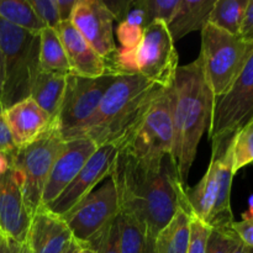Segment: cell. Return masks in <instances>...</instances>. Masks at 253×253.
<instances>
[{
	"mask_svg": "<svg viewBox=\"0 0 253 253\" xmlns=\"http://www.w3.org/2000/svg\"><path fill=\"white\" fill-rule=\"evenodd\" d=\"M110 177L118 190L120 214L135 220L152 239L156 240L179 210L192 214L172 156L150 165L121 148Z\"/></svg>",
	"mask_w": 253,
	"mask_h": 253,
	"instance_id": "obj_1",
	"label": "cell"
},
{
	"mask_svg": "<svg viewBox=\"0 0 253 253\" xmlns=\"http://www.w3.org/2000/svg\"><path fill=\"white\" fill-rule=\"evenodd\" d=\"M163 89L141 74L118 76L94 118L74 138H89L96 146L110 143L120 150L135 135Z\"/></svg>",
	"mask_w": 253,
	"mask_h": 253,
	"instance_id": "obj_2",
	"label": "cell"
},
{
	"mask_svg": "<svg viewBox=\"0 0 253 253\" xmlns=\"http://www.w3.org/2000/svg\"><path fill=\"white\" fill-rule=\"evenodd\" d=\"M173 91L172 158L187 188L198 146L205 131H209L215 105V95L205 79L199 57L187 66L178 67Z\"/></svg>",
	"mask_w": 253,
	"mask_h": 253,
	"instance_id": "obj_3",
	"label": "cell"
},
{
	"mask_svg": "<svg viewBox=\"0 0 253 253\" xmlns=\"http://www.w3.org/2000/svg\"><path fill=\"white\" fill-rule=\"evenodd\" d=\"M0 39L4 52V85L0 111L30 98L40 67V34L14 26L0 19Z\"/></svg>",
	"mask_w": 253,
	"mask_h": 253,
	"instance_id": "obj_4",
	"label": "cell"
},
{
	"mask_svg": "<svg viewBox=\"0 0 253 253\" xmlns=\"http://www.w3.org/2000/svg\"><path fill=\"white\" fill-rule=\"evenodd\" d=\"M253 52V43L208 22L202 30V62L205 79L215 98L224 95Z\"/></svg>",
	"mask_w": 253,
	"mask_h": 253,
	"instance_id": "obj_5",
	"label": "cell"
},
{
	"mask_svg": "<svg viewBox=\"0 0 253 253\" xmlns=\"http://www.w3.org/2000/svg\"><path fill=\"white\" fill-rule=\"evenodd\" d=\"M64 142L58 128L54 127L37 141L17 148L9 156L10 169L32 216L41 208L44 184Z\"/></svg>",
	"mask_w": 253,
	"mask_h": 253,
	"instance_id": "obj_6",
	"label": "cell"
},
{
	"mask_svg": "<svg viewBox=\"0 0 253 253\" xmlns=\"http://www.w3.org/2000/svg\"><path fill=\"white\" fill-rule=\"evenodd\" d=\"M173 101L172 85L163 89L135 135L121 148L150 165H158L166 156H172Z\"/></svg>",
	"mask_w": 253,
	"mask_h": 253,
	"instance_id": "obj_7",
	"label": "cell"
},
{
	"mask_svg": "<svg viewBox=\"0 0 253 253\" xmlns=\"http://www.w3.org/2000/svg\"><path fill=\"white\" fill-rule=\"evenodd\" d=\"M116 77L104 74L98 78H86L69 74L63 101L56 120L57 128L64 141L72 140L88 125L98 110L104 94Z\"/></svg>",
	"mask_w": 253,
	"mask_h": 253,
	"instance_id": "obj_8",
	"label": "cell"
},
{
	"mask_svg": "<svg viewBox=\"0 0 253 253\" xmlns=\"http://www.w3.org/2000/svg\"><path fill=\"white\" fill-rule=\"evenodd\" d=\"M253 120V52L224 95L215 98L209 140L229 142Z\"/></svg>",
	"mask_w": 253,
	"mask_h": 253,
	"instance_id": "obj_9",
	"label": "cell"
},
{
	"mask_svg": "<svg viewBox=\"0 0 253 253\" xmlns=\"http://www.w3.org/2000/svg\"><path fill=\"white\" fill-rule=\"evenodd\" d=\"M120 214L119 195L113 178L93 190L78 203L71 211L61 216L71 230L73 239L81 244L88 242L94 235Z\"/></svg>",
	"mask_w": 253,
	"mask_h": 253,
	"instance_id": "obj_10",
	"label": "cell"
},
{
	"mask_svg": "<svg viewBox=\"0 0 253 253\" xmlns=\"http://www.w3.org/2000/svg\"><path fill=\"white\" fill-rule=\"evenodd\" d=\"M178 52L168 27L153 21L143 30L142 42L137 48L138 74L163 88L173 85L178 69Z\"/></svg>",
	"mask_w": 253,
	"mask_h": 253,
	"instance_id": "obj_11",
	"label": "cell"
},
{
	"mask_svg": "<svg viewBox=\"0 0 253 253\" xmlns=\"http://www.w3.org/2000/svg\"><path fill=\"white\" fill-rule=\"evenodd\" d=\"M118 153L119 147L115 145L108 143V145L98 146L95 152L86 161L71 184L61 193L56 200L44 207V209L57 216H63L71 211L81 200L93 192L94 188L101 180L105 179L106 177H110Z\"/></svg>",
	"mask_w": 253,
	"mask_h": 253,
	"instance_id": "obj_12",
	"label": "cell"
},
{
	"mask_svg": "<svg viewBox=\"0 0 253 253\" xmlns=\"http://www.w3.org/2000/svg\"><path fill=\"white\" fill-rule=\"evenodd\" d=\"M114 20L113 14L101 0H77L71 16L73 26L103 58L116 48Z\"/></svg>",
	"mask_w": 253,
	"mask_h": 253,
	"instance_id": "obj_13",
	"label": "cell"
},
{
	"mask_svg": "<svg viewBox=\"0 0 253 253\" xmlns=\"http://www.w3.org/2000/svg\"><path fill=\"white\" fill-rule=\"evenodd\" d=\"M96 148L98 146L89 138H73L64 142L63 148L54 161L44 184L41 208L47 207L61 195L81 172Z\"/></svg>",
	"mask_w": 253,
	"mask_h": 253,
	"instance_id": "obj_14",
	"label": "cell"
},
{
	"mask_svg": "<svg viewBox=\"0 0 253 253\" xmlns=\"http://www.w3.org/2000/svg\"><path fill=\"white\" fill-rule=\"evenodd\" d=\"M32 214L11 169L0 175V234L26 242Z\"/></svg>",
	"mask_w": 253,
	"mask_h": 253,
	"instance_id": "obj_15",
	"label": "cell"
},
{
	"mask_svg": "<svg viewBox=\"0 0 253 253\" xmlns=\"http://www.w3.org/2000/svg\"><path fill=\"white\" fill-rule=\"evenodd\" d=\"M5 121L17 148L25 147L57 127L53 119L42 110L31 98L2 111Z\"/></svg>",
	"mask_w": 253,
	"mask_h": 253,
	"instance_id": "obj_16",
	"label": "cell"
},
{
	"mask_svg": "<svg viewBox=\"0 0 253 253\" xmlns=\"http://www.w3.org/2000/svg\"><path fill=\"white\" fill-rule=\"evenodd\" d=\"M56 31L71 64L72 74L86 78H98L106 74L104 58L82 36L71 20L62 21Z\"/></svg>",
	"mask_w": 253,
	"mask_h": 253,
	"instance_id": "obj_17",
	"label": "cell"
},
{
	"mask_svg": "<svg viewBox=\"0 0 253 253\" xmlns=\"http://www.w3.org/2000/svg\"><path fill=\"white\" fill-rule=\"evenodd\" d=\"M72 240L73 235L61 216L44 208L35 212L26 240L31 253H62Z\"/></svg>",
	"mask_w": 253,
	"mask_h": 253,
	"instance_id": "obj_18",
	"label": "cell"
},
{
	"mask_svg": "<svg viewBox=\"0 0 253 253\" xmlns=\"http://www.w3.org/2000/svg\"><path fill=\"white\" fill-rule=\"evenodd\" d=\"M220 190L219 157L211 153V161L207 173L195 187L185 188V197L192 215L209 225L216 205ZM210 226V225H209Z\"/></svg>",
	"mask_w": 253,
	"mask_h": 253,
	"instance_id": "obj_19",
	"label": "cell"
},
{
	"mask_svg": "<svg viewBox=\"0 0 253 253\" xmlns=\"http://www.w3.org/2000/svg\"><path fill=\"white\" fill-rule=\"evenodd\" d=\"M215 0H179L172 20L167 24L173 41H179L185 35L202 31L209 22Z\"/></svg>",
	"mask_w": 253,
	"mask_h": 253,
	"instance_id": "obj_20",
	"label": "cell"
},
{
	"mask_svg": "<svg viewBox=\"0 0 253 253\" xmlns=\"http://www.w3.org/2000/svg\"><path fill=\"white\" fill-rule=\"evenodd\" d=\"M68 76L41 69L35 79L34 85H32L30 98L42 110L46 111L53 119L54 123L58 118L59 109H61L62 101H63Z\"/></svg>",
	"mask_w": 253,
	"mask_h": 253,
	"instance_id": "obj_21",
	"label": "cell"
},
{
	"mask_svg": "<svg viewBox=\"0 0 253 253\" xmlns=\"http://www.w3.org/2000/svg\"><path fill=\"white\" fill-rule=\"evenodd\" d=\"M190 214L179 210L169 224L156 237V253H187L189 242Z\"/></svg>",
	"mask_w": 253,
	"mask_h": 253,
	"instance_id": "obj_22",
	"label": "cell"
},
{
	"mask_svg": "<svg viewBox=\"0 0 253 253\" xmlns=\"http://www.w3.org/2000/svg\"><path fill=\"white\" fill-rule=\"evenodd\" d=\"M40 67L42 71L67 76L72 74L71 64L61 39L56 30L48 26L40 32Z\"/></svg>",
	"mask_w": 253,
	"mask_h": 253,
	"instance_id": "obj_23",
	"label": "cell"
},
{
	"mask_svg": "<svg viewBox=\"0 0 253 253\" xmlns=\"http://www.w3.org/2000/svg\"><path fill=\"white\" fill-rule=\"evenodd\" d=\"M121 253H156V240L141 225L126 215L119 214Z\"/></svg>",
	"mask_w": 253,
	"mask_h": 253,
	"instance_id": "obj_24",
	"label": "cell"
},
{
	"mask_svg": "<svg viewBox=\"0 0 253 253\" xmlns=\"http://www.w3.org/2000/svg\"><path fill=\"white\" fill-rule=\"evenodd\" d=\"M249 0H215L209 22L229 34L239 36Z\"/></svg>",
	"mask_w": 253,
	"mask_h": 253,
	"instance_id": "obj_25",
	"label": "cell"
},
{
	"mask_svg": "<svg viewBox=\"0 0 253 253\" xmlns=\"http://www.w3.org/2000/svg\"><path fill=\"white\" fill-rule=\"evenodd\" d=\"M0 19L30 32L40 34L47 27L35 14L29 0H0Z\"/></svg>",
	"mask_w": 253,
	"mask_h": 253,
	"instance_id": "obj_26",
	"label": "cell"
},
{
	"mask_svg": "<svg viewBox=\"0 0 253 253\" xmlns=\"http://www.w3.org/2000/svg\"><path fill=\"white\" fill-rule=\"evenodd\" d=\"M231 147L232 170L236 174L240 169L253 163V120L232 137Z\"/></svg>",
	"mask_w": 253,
	"mask_h": 253,
	"instance_id": "obj_27",
	"label": "cell"
},
{
	"mask_svg": "<svg viewBox=\"0 0 253 253\" xmlns=\"http://www.w3.org/2000/svg\"><path fill=\"white\" fill-rule=\"evenodd\" d=\"M105 73L111 76H132L138 74L137 49L116 47L110 54L104 57Z\"/></svg>",
	"mask_w": 253,
	"mask_h": 253,
	"instance_id": "obj_28",
	"label": "cell"
},
{
	"mask_svg": "<svg viewBox=\"0 0 253 253\" xmlns=\"http://www.w3.org/2000/svg\"><path fill=\"white\" fill-rule=\"evenodd\" d=\"M85 244L95 250L96 253H121L118 217L94 235Z\"/></svg>",
	"mask_w": 253,
	"mask_h": 253,
	"instance_id": "obj_29",
	"label": "cell"
},
{
	"mask_svg": "<svg viewBox=\"0 0 253 253\" xmlns=\"http://www.w3.org/2000/svg\"><path fill=\"white\" fill-rule=\"evenodd\" d=\"M240 244L241 241L231 227L212 229L207 253H234Z\"/></svg>",
	"mask_w": 253,
	"mask_h": 253,
	"instance_id": "obj_30",
	"label": "cell"
},
{
	"mask_svg": "<svg viewBox=\"0 0 253 253\" xmlns=\"http://www.w3.org/2000/svg\"><path fill=\"white\" fill-rule=\"evenodd\" d=\"M147 17V26L153 21H162L166 25L172 20L179 0H141Z\"/></svg>",
	"mask_w": 253,
	"mask_h": 253,
	"instance_id": "obj_31",
	"label": "cell"
},
{
	"mask_svg": "<svg viewBox=\"0 0 253 253\" xmlns=\"http://www.w3.org/2000/svg\"><path fill=\"white\" fill-rule=\"evenodd\" d=\"M212 227L199 217L192 215L189 225V242L187 253H207Z\"/></svg>",
	"mask_w": 253,
	"mask_h": 253,
	"instance_id": "obj_32",
	"label": "cell"
},
{
	"mask_svg": "<svg viewBox=\"0 0 253 253\" xmlns=\"http://www.w3.org/2000/svg\"><path fill=\"white\" fill-rule=\"evenodd\" d=\"M35 14L46 26L56 30L61 24L56 0H29Z\"/></svg>",
	"mask_w": 253,
	"mask_h": 253,
	"instance_id": "obj_33",
	"label": "cell"
},
{
	"mask_svg": "<svg viewBox=\"0 0 253 253\" xmlns=\"http://www.w3.org/2000/svg\"><path fill=\"white\" fill-rule=\"evenodd\" d=\"M143 29L126 21L119 22L116 27V39L121 47L126 49H137L142 42Z\"/></svg>",
	"mask_w": 253,
	"mask_h": 253,
	"instance_id": "obj_34",
	"label": "cell"
},
{
	"mask_svg": "<svg viewBox=\"0 0 253 253\" xmlns=\"http://www.w3.org/2000/svg\"><path fill=\"white\" fill-rule=\"evenodd\" d=\"M231 229L240 239L242 245L253 249V220H241L234 221Z\"/></svg>",
	"mask_w": 253,
	"mask_h": 253,
	"instance_id": "obj_35",
	"label": "cell"
},
{
	"mask_svg": "<svg viewBox=\"0 0 253 253\" xmlns=\"http://www.w3.org/2000/svg\"><path fill=\"white\" fill-rule=\"evenodd\" d=\"M16 150L17 147L15 146L14 140H12L10 128L9 126H7L6 121H5L4 115H2L1 113L0 114V151L6 153L7 156H10Z\"/></svg>",
	"mask_w": 253,
	"mask_h": 253,
	"instance_id": "obj_36",
	"label": "cell"
},
{
	"mask_svg": "<svg viewBox=\"0 0 253 253\" xmlns=\"http://www.w3.org/2000/svg\"><path fill=\"white\" fill-rule=\"evenodd\" d=\"M0 253H31L27 242H17L0 234Z\"/></svg>",
	"mask_w": 253,
	"mask_h": 253,
	"instance_id": "obj_37",
	"label": "cell"
},
{
	"mask_svg": "<svg viewBox=\"0 0 253 253\" xmlns=\"http://www.w3.org/2000/svg\"><path fill=\"white\" fill-rule=\"evenodd\" d=\"M239 36L245 41L253 43V0H249Z\"/></svg>",
	"mask_w": 253,
	"mask_h": 253,
	"instance_id": "obj_38",
	"label": "cell"
},
{
	"mask_svg": "<svg viewBox=\"0 0 253 253\" xmlns=\"http://www.w3.org/2000/svg\"><path fill=\"white\" fill-rule=\"evenodd\" d=\"M56 4L61 22L71 20L72 12H73L74 6H76L77 0H56Z\"/></svg>",
	"mask_w": 253,
	"mask_h": 253,
	"instance_id": "obj_39",
	"label": "cell"
},
{
	"mask_svg": "<svg viewBox=\"0 0 253 253\" xmlns=\"http://www.w3.org/2000/svg\"><path fill=\"white\" fill-rule=\"evenodd\" d=\"M10 169V160L6 153L0 151V175H4Z\"/></svg>",
	"mask_w": 253,
	"mask_h": 253,
	"instance_id": "obj_40",
	"label": "cell"
},
{
	"mask_svg": "<svg viewBox=\"0 0 253 253\" xmlns=\"http://www.w3.org/2000/svg\"><path fill=\"white\" fill-rule=\"evenodd\" d=\"M2 85H4V52H2L1 39H0V95H1Z\"/></svg>",
	"mask_w": 253,
	"mask_h": 253,
	"instance_id": "obj_41",
	"label": "cell"
},
{
	"mask_svg": "<svg viewBox=\"0 0 253 253\" xmlns=\"http://www.w3.org/2000/svg\"><path fill=\"white\" fill-rule=\"evenodd\" d=\"M242 220H253V194L249 198V210L242 214Z\"/></svg>",
	"mask_w": 253,
	"mask_h": 253,
	"instance_id": "obj_42",
	"label": "cell"
},
{
	"mask_svg": "<svg viewBox=\"0 0 253 253\" xmlns=\"http://www.w3.org/2000/svg\"><path fill=\"white\" fill-rule=\"evenodd\" d=\"M79 247H81V242H78L77 240L73 239L71 241V244L67 246V249L64 250V251L62 253H77V252H78Z\"/></svg>",
	"mask_w": 253,
	"mask_h": 253,
	"instance_id": "obj_43",
	"label": "cell"
},
{
	"mask_svg": "<svg viewBox=\"0 0 253 253\" xmlns=\"http://www.w3.org/2000/svg\"><path fill=\"white\" fill-rule=\"evenodd\" d=\"M77 253H96V252H95V250L91 249L89 245L81 244V247H79L78 252H77Z\"/></svg>",
	"mask_w": 253,
	"mask_h": 253,
	"instance_id": "obj_44",
	"label": "cell"
},
{
	"mask_svg": "<svg viewBox=\"0 0 253 253\" xmlns=\"http://www.w3.org/2000/svg\"><path fill=\"white\" fill-rule=\"evenodd\" d=\"M234 253H250V247H246L245 245L240 244Z\"/></svg>",
	"mask_w": 253,
	"mask_h": 253,
	"instance_id": "obj_45",
	"label": "cell"
},
{
	"mask_svg": "<svg viewBox=\"0 0 253 253\" xmlns=\"http://www.w3.org/2000/svg\"><path fill=\"white\" fill-rule=\"evenodd\" d=\"M0 114H1V111H0Z\"/></svg>",
	"mask_w": 253,
	"mask_h": 253,
	"instance_id": "obj_46",
	"label": "cell"
}]
</instances>
